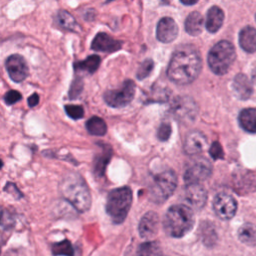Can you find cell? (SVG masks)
Returning <instances> with one entry per match:
<instances>
[{
    "label": "cell",
    "mask_w": 256,
    "mask_h": 256,
    "mask_svg": "<svg viewBox=\"0 0 256 256\" xmlns=\"http://www.w3.org/2000/svg\"><path fill=\"white\" fill-rule=\"evenodd\" d=\"M202 59L199 51L193 45L180 46L172 54L167 68V76L178 85L192 83L200 74Z\"/></svg>",
    "instance_id": "cell-1"
},
{
    "label": "cell",
    "mask_w": 256,
    "mask_h": 256,
    "mask_svg": "<svg viewBox=\"0 0 256 256\" xmlns=\"http://www.w3.org/2000/svg\"><path fill=\"white\" fill-rule=\"evenodd\" d=\"M194 224V214L191 208L187 205L171 206L163 220L165 232L171 237H182L190 231Z\"/></svg>",
    "instance_id": "cell-2"
},
{
    "label": "cell",
    "mask_w": 256,
    "mask_h": 256,
    "mask_svg": "<svg viewBox=\"0 0 256 256\" xmlns=\"http://www.w3.org/2000/svg\"><path fill=\"white\" fill-rule=\"evenodd\" d=\"M60 190L63 197L78 211L85 212L89 209L91 204L90 192L85 181L78 174L72 173L65 176Z\"/></svg>",
    "instance_id": "cell-3"
},
{
    "label": "cell",
    "mask_w": 256,
    "mask_h": 256,
    "mask_svg": "<svg viewBox=\"0 0 256 256\" xmlns=\"http://www.w3.org/2000/svg\"><path fill=\"white\" fill-rule=\"evenodd\" d=\"M236 57L235 48L226 40L219 41L209 51L207 61L210 69L217 75L225 74L233 64Z\"/></svg>",
    "instance_id": "cell-4"
},
{
    "label": "cell",
    "mask_w": 256,
    "mask_h": 256,
    "mask_svg": "<svg viewBox=\"0 0 256 256\" xmlns=\"http://www.w3.org/2000/svg\"><path fill=\"white\" fill-rule=\"evenodd\" d=\"M132 203V191L129 187L112 190L106 201V212L113 222L121 223L125 220Z\"/></svg>",
    "instance_id": "cell-5"
},
{
    "label": "cell",
    "mask_w": 256,
    "mask_h": 256,
    "mask_svg": "<svg viewBox=\"0 0 256 256\" xmlns=\"http://www.w3.org/2000/svg\"><path fill=\"white\" fill-rule=\"evenodd\" d=\"M177 185V176L172 170H165L157 174L149 188V197L153 202L161 203L168 199Z\"/></svg>",
    "instance_id": "cell-6"
},
{
    "label": "cell",
    "mask_w": 256,
    "mask_h": 256,
    "mask_svg": "<svg viewBox=\"0 0 256 256\" xmlns=\"http://www.w3.org/2000/svg\"><path fill=\"white\" fill-rule=\"evenodd\" d=\"M212 166L204 157H196L192 159L185 168L184 180L186 184L200 183L210 177Z\"/></svg>",
    "instance_id": "cell-7"
},
{
    "label": "cell",
    "mask_w": 256,
    "mask_h": 256,
    "mask_svg": "<svg viewBox=\"0 0 256 256\" xmlns=\"http://www.w3.org/2000/svg\"><path fill=\"white\" fill-rule=\"evenodd\" d=\"M134 94L135 83L128 79L123 82L120 88L106 91L104 94V100L109 106L113 108H120L129 104L134 98Z\"/></svg>",
    "instance_id": "cell-8"
},
{
    "label": "cell",
    "mask_w": 256,
    "mask_h": 256,
    "mask_svg": "<svg viewBox=\"0 0 256 256\" xmlns=\"http://www.w3.org/2000/svg\"><path fill=\"white\" fill-rule=\"evenodd\" d=\"M198 107L189 96H178L171 104L172 114L182 122L192 121L197 115Z\"/></svg>",
    "instance_id": "cell-9"
},
{
    "label": "cell",
    "mask_w": 256,
    "mask_h": 256,
    "mask_svg": "<svg viewBox=\"0 0 256 256\" xmlns=\"http://www.w3.org/2000/svg\"><path fill=\"white\" fill-rule=\"evenodd\" d=\"M213 209L219 218L229 220L236 213L237 203L231 195L227 193H219L214 198Z\"/></svg>",
    "instance_id": "cell-10"
},
{
    "label": "cell",
    "mask_w": 256,
    "mask_h": 256,
    "mask_svg": "<svg viewBox=\"0 0 256 256\" xmlns=\"http://www.w3.org/2000/svg\"><path fill=\"white\" fill-rule=\"evenodd\" d=\"M5 67L8 75L14 82H22L28 76V66L25 59L19 54H12L6 59Z\"/></svg>",
    "instance_id": "cell-11"
},
{
    "label": "cell",
    "mask_w": 256,
    "mask_h": 256,
    "mask_svg": "<svg viewBox=\"0 0 256 256\" xmlns=\"http://www.w3.org/2000/svg\"><path fill=\"white\" fill-rule=\"evenodd\" d=\"M183 196L187 206L194 209H201L207 201V191L200 183L186 184Z\"/></svg>",
    "instance_id": "cell-12"
},
{
    "label": "cell",
    "mask_w": 256,
    "mask_h": 256,
    "mask_svg": "<svg viewBox=\"0 0 256 256\" xmlns=\"http://www.w3.org/2000/svg\"><path fill=\"white\" fill-rule=\"evenodd\" d=\"M178 25L174 19L163 17L159 20L156 28V37L162 43H170L178 36Z\"/></svg>",
    "instance_id": "cell-13"
},
{
    "label": "cell",
    "mask_w": 256,
    "mask_h": 256,
    "mask_svg": "<svg viewBox=\"0 0 256 256\" xmlns=\"http://www.w3.org/2000/svg\"><path fill=\"white\" fill-rule=\"evenodd\" d=\"M122 44V41L114 39L104 32H100L94 37L91 43V48L100 52H115L121 49Z\"/></svg>",
    "instance_id": "cell-14"
},
{
    "label": "cell",
    "mask_w": 256,
    "mask_h": 256,
    "mask_svg": "<svg viewBox=\"0 0 256 256\" xmlns=\"http://www.w3.org/2000/svg\"><path fill=\"white\" fill-rule=\"evenodd\" d=\"M207 145L206 137L199 131L189 132L184 140V150L189 155H196L201 153Z\"/></svg>",
    "instance_id": "cell-15"
},
{
    "label": "cell",
    "mask_w": 256,
    "mask_h": 256,
    "mask_svg": "<svg viewBox=\"0 0 256 256\" xmlns=\"http://www.w3.org/2000/svg\"><path fill=\"white\" fill-rule=\"evenodd\" d=\"M159 228V217L155 212L146 213L139 223V233L144 239L153 238Z\"/></svg>",
    "instance_id": "cell-16"
},
{
    "label": "cell",
    "mask_w": 256,
    "mask_h": 256,
    "mask_svg": "<svg viewBox=\"0 0 256 256\" xmlns=\"http://www.w3.org/2000/svg\"><path fill=\"white\" fill-rule=\"evenodd\" d=\"M232 89L236 97L241 100L248 99L253 92L251 81L248 79L246 75L241 73L237 74L234 77L233 83H232Z\"/></svg>",
    "instance_id": "cell-17"
},
{
    "label": "cell",
    "mask_w": 256,
    "mask_h": 256,
    "mask_svg": "<svg viewBox=\"0 0 256 256\" xmlns=\"http://www.w3.org/2000/svg\"><path fill=\"white\" fill-rule=\"evenodd\" d=\"M224 21V13L221 8L218 6H212L208 11H207V16H206V29L210 33H215L217 32Z\"/></svg>",
    "instance_id": "cell-18"
},
{
    "label": "cell",
    "mask_w": 256,
    "mask_h": 256,
    "mask_svg": "<svg viewBox=\"0 0 256 256\" xmlns=\"http://www.w3.org/2000/svg\"><path fill=\"white\" fill-rule=\"evenodd\" d=\"M239 44L246 52L256 51V29L251 26L244 27L239 33Z\"/></svg>",
    "instance_id": "cell-19"
},
{
    "label": "cell",
    "mask_w": 256,
    "mask_h": 256,
    "mask_svg": "<svg viewBox=\"0 0 256 256\" xmlns=\"http://www.w3.org/2000/svg\"><path fill=\"white\" fill-rule=\"evenodd\" d=\"M203 24H204V19L201 13L194 11L187 16L184 26H185L186 32L189 35L197 36L202 32Z\"/></svg>",
    "instance_id": "cell-20"
},
{
    "label": "cell",
    "mask_w": 256,
    "mask_h": 256,
    "mask_svg": "<svg viewBox=\"0 0 256 256\" xmlns=\"http://www.w3.org/2000/svg\"><path fill=\"white\" fill-rule=\"evenodd\" d=\"M240 126L249 133H256V109H243L238 117Z\"/></svg>",
    "instance_id": "cell-21"
},
{
    "label": "cell",
    "mask_w": 256,
    "mask_h": 256,
    "mask_svg": "<svg viewBox=\"0 0 256 256\" xmlns=\"http://www.w3.org/2000/svg\"><path fill=\"white\" fill-rule=\"evenodd\" d=\"M55 23L58 27L63 30L77 32L79 30V26L75 20V18L66 10H59L55 15Z\"/></svg>",
    "instance_id": "cell-22"
},
{
    "label": "cell",
    "mask_w": 256,
    "mask_h": 256,
    "mask_svg": "<svg viewBox=\"0 0 256 256\" xmlns=\"http://www.w3.org/2000/svg\"><path fill=\"white\" fill-rule=\"evenodd\" d=\"M101 62V58L94 54L88 56L86 59L82 61H78L74 63L75 72H85L89 74H93L98 69Z\"/></svg>",
    "instance_id": "cell-23"
},
{
    "label": "cell",
    "mask_w": 256,
    "mask_h": 256,
    "mask_svg": "<svg viewBox=\"0 0 256 256\" xmlns=\"http://www.w3.org/2000/svg\"><path fill=\"white\" fill-rule=\"evenodd\" d=\"M238 237L241 242L249 246H256V225L245 223L238 230Z\"/></svg>",
    "instance_id": "cell-24"
},
{
    "label": "cell",
    "mask_w": 256,
    "mask_h": 256,
    "mask_svg": "<svg viewBox=\"0 0 256 256\" xmlns=\"http://www.w3.org/2000/svg\"><path fill=\"white\" fill-rule=\"evenodd\" d=\"M111 157V149L109 147L102 149V151L96 155L94 160V172L98 176L103 175L105 168Z\"/></svg>",
    "instance_id": "cell-25"
},
{
    "label": "cell",
    "mask_w": 256,
    "mask_h": 256,
    "mask_svg": "<svg viewBox=\"0 0 256 256\" xmlns=\"http://www.w3.org/2000/svg\"><path fill=\"white\" fill-rule=\"evenodd\" d=\"M86 128L90 134L97 135V136H102L107 131L106 123L104 122L103 119L97 116H93L87 121Z\"/></svg>",
    "instance_id": "cell-26"
},
{
    "label": "cell",
    "mask_w": 256,
    "mask_h": 256,
    "mask_svg": "<svg viewBox=\"0 0 256 256\" xmlns=\"http://www.w3.org/2000/svg\"><path fill=\"white\" fill-rule=\"evenodd\" d=\"M161 248L156 242H145L138 248L137 256H161Z\"/></svg>",
    "instance_id": "cell-27"
},
{
    "label": "cell",
    "mask_w": 256,
    "mask_h": 256,
    "mask_svg": "<svg viewBox=\"0 0 256 256\" xmlns=\"http://www.w3.org/2000/svg\"><path fill=\"white\" fill-rule=\"evenodd\" d=\"M52 252L54 255H62V256H73L74 255L72 245L68 240H63L61 242L53 244Z\"/></svg>",
    "instance_id": "cell-28"
},
{
    "label": "cell",
    "mask_w": 256,
    "mask_h": 256,
    "mask_svg": "<svg viewBox=\"0 0 256 256\" xmlns=\"http://www.w3.org/2000/svg\"><path fill=\"white\" fill-rule=\"evenodd\" d=\"M216 233L214 228L209 223H204L201 226V237L206 245H211L216 240Z\"/></svg>",
    "instance_id": "cell-29"
},
{
    "label": "cell",
    "mask_w": 256,
    "mask_h": 256,
    "mask_svg": "<svg viewBox=\"0 0 256 256\" xmlns=\"http://www.w3.org/2000/svg\"><path fill=\"white\" fill-rule=\"evenodd\" d=\"M153 68H154V62H153L152 59L144 60L140 64V66H139V68L137 70V73H136L137 79L138 80H143L146 77H148L150 75V73L152 72Z\"/></svg>",
    "instance_id": "cell-30"
},
{
    "label": "cell",
    "mask_w": 256,
    "mask_h": 256,
    "mask_svg": "<svg viewBox=\"0 0 256 256\" xmlns=\"http://www.w3.org/2000/svg\"><path fill=\"white\" fill-rule=\"evenodd\" d=\"M65 111L67 115L72 119H80L84 115L83 107L80 105H66Z\"/></svg>",
    "instance_id": "cell-31"
},
{
    "label": "cell",
    "mask_w": 256,
    "mask_h": 256,
    "mask_svg": "<svg viewBox=\"0 0 256 256\" xmlns=\"http://www.w3.org/2000/svg\"><path fill=\"white\" fill-rule=\"evenodd\" d=\"M83 88V81L80 77L75 78L70 86V90H69V97L71 99H75L77 98V96L81 93Z\"/></svg>",
    "instance_id": "cell-32"
},
{
    "label": "cell",
    "mask_w": 256,
    "mask_h": 256,
    "mask_svg": "<svg viewBox=\"0 0 256 256\" xmlns=\"http://www.w3.org/2000/svg\"><path fill=\"white\" fill-rule=\"evenodd\" d=\"M21 98H22L21 93L16 90H10V91L6 92L4 95V101L7 105H12V104L18 102L19 100H21Z\"/></svg>",
    "instance_id": "cell-33"
},
{
    "label": "cell",
    "mask_w": 256,
    "mask_h": 256,
    "mask_svg": "<svg viewBox=\"0 0 256 256\" xmlns=\"http://www.w3.org/2000/svg\"><path fill=\"white\" fill-rule=\"evenodd\" d=\"M171 135V125L169 123H162L158 129L157 137L161 141H166Z\"/></svg>",
    "instance_id": "cell-34"
},
{
    "label": "cell",
    "mask_w": 256,
    "mask_h": 256,
    "mask_svg": "<svg viewBox=\"0 0 256 256\" xmlns=\"http://www.w3.org/2000/svg\"><path fill=\"white\" fill-rule=\"evenodd\" d=\"M209 153L213 159L223 158V150H222L221 145L218 142H214L211 145V147L209 149Z\"/></svg>",
    "instance_id": "cell-35"
},
{
    "label": "cell",
    "mask_w": 256,
    "mask_h": 256,
    "mask_svg": "<svg viewBox=\"0 0 256 256\" xmlns=\"http://www.w3.org/2000/svg\"><path fill=\"white\" fill-rule=\"evenodd\" d=\"M38 102H39V96H38L37 93L32 94V95L28 98V105H29L30 107L36 106V105L38 104Z\"/></svg>",
    "instance_id": "cell-36"
},
{
    "label": "cell",
    "mask_w": 256,
    "mask_h": 256,
    "mask_svg": "<svg viewBox=\"0 0 256 256\" xmlns=\"http://www.w3.org/2000/svg\"><path fill=\"white\" fill-rule=\"evenodd\" d=\"M199 0H180V2L184 5H187V6H190V5H194L198 2Z\"/></svg>",
    "instance_id": "cell-37"
},
{
    "label": "cell",
    "mask_w": 256,
    "mask_h": 256,
    "mask_svg": "<svg viewBox=\"0 0 256 256\" xmlns=\"http://www.w3.org/2000/svg\"><path fill=\"white\" fill-rule=\"evenodd\" d=\"M252 81L254 82V84H256V67L252 71Z\"/></svg>",
    "instance_id": "cell-38"
},
{
    "label": "cell",
    "mask_w": 256,
    "mask_h": 256,
    "mask_svg": "<svg viewBox=\"0 0 256 256\" xmlns=\"http://www.w3.org/2000/svg\"><path fill=\"white\" fill-rule=\"evenodd\" d=\"M159 2H160L162 5H168V4H170L171 0H159Z\"/></svg>",
    "instance_id": "cell-39"
},
{
    "label": "cell",
    "mask_w": 256,
    "mask_h": 256,
    "mask_svg": "<svg viewBox=\"0 0 256 256\" xmlns=\"http://www.w3.org/2000/svg\"><path fill=\"white\" fill-rule=\"evenodd\" d=\"M161 256H164V255H163V254H162V255H161Z\"/></svg>",
    "instance_id": "cell-40"
},
{
    "label": "cell",
    "mask_w": 256,
    "mask_h": 256,
    "mask_svg": "<svg viewBox=\"0 0 256 256\" xmlns=\"http://www.w3.org/2000/svg\"><path fill=\"white\" fill-rule=\"evenodd\" d=\"M255 19H256V16H255Z\"/></svg>",
    "instance_id": "cell-41"
}]
</instances>
